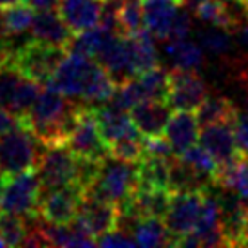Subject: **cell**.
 <instances>
[{"label": "cell", "instance_id": "1", "mask_svg": "<svg viewBox=\"0 0 248 248\" xmlns=\"http://www.w3.org/2000/svg\"><path fill=\"white\" fill-rule=\"evenodd\" d=\"M46 85L71 100L80 98L87 105L109 102L116 91V82L96 60L73 51H67Z\"/></svg>", "mask_w": 248, "mask_h": 248}, {"label": "cell", "instance_id": "2", "mask_svg": "<svg viewBox=\"0 0 248 248\" xmlns=\"http://www.w3.org/2000/svg\"><path fill=\"white\" fill-rule=\"evenodd\" d=\"M0 55L4 63L13 65L24 76L35 80L40 85H46L60 62L65 58L67 49L36 40V38L22 42V44H13L9 38H4Z\"/></svg>", "mask_w": 248, "mask_h": 248}, {"label": "cell", "instance_id": "3", "mask_svg": "<svg viewBox=\"0 0 248 248\" xmlns=\"http://www.w3.org/2000/svg\"><path fill=\"white\" fill-rule=\"evenodd\" d=\"M46 145L18 118V124L0 136V169L6 176L33 170L40 163Z\"/></svg>", "mask_w": 248, "mask_h": 248}, {"label": "cell", "instance_id": "4", "mask_svg": "<svg viewBox=\"0 0 248 248\" xmlns=\"http://www.w3.org/2000/svg\"><path fill=\"white\" fill-rule=\"evenodd\" d=\"M138 186V163L124 161L114 156H107L100 165L94 183L87 188L118 207L131 196Z\"/></svg>", "mask_w": 248, "mask_h": 248}, {"label": "cell", "instance_id": "5", "mask_svg": "<svg viewBox=\"0 0 248 248\" xmlns=\"http://www.w3.org/2000/svg\"><path fill=\"white\" fill-rule=\"evenodd\" d=\"M40 194L42 186L36 169L15 176H6L4 186L0 190V210L16 214L26 219L40 217L38 216Z\"/></svg>", "mask_w": 248, "mask_h": 248}, {"label": "cell", "instance_id": "6", "mask_svg": "<svg viewBox=\"0 0 248 248\" xmlns=\"http://www.w3.org/2000/svg\"><path fill=\"white\" fill-rule=\"evenodd\" d=\"M65 145L69 147L76 158L80 159H89V161L102 163L109 156V145L100 132L93 105H82L78 118H76L75 129H73Z\"/></svg>", "mask_w": 248, "mask_h": 248}, {"label": "cell", "instance_id": "7", "mask_svg": "<svg viewBox=\"0 0 248 248\" xmlns=\"http://www.w3.org/2000/svg\"><path fill=\"white\" fill-rule=\"evenodd\" d=\"M36 169H38L42 192L71 185L78 179V158L65 143L46 147Z\"/></svg>", "mask_w": 248, "mask_h": 248}, {"label": "cell", "instance_id": "8", "mask_svg": "<svg viewBox=\"0 0 248 248\" xmlns=\"http://www.w3.org/2000/svg\"><path fill=\"white\" fill-rule=\"evenodd\" d=\"M203 200H205V190L172 192L169 210L163 217L170 235V247H176L185 235H188L196 228L203 208Z\"/></svg>", "mask_w": 248, "mask_h": 248}, {"label": "cell", "instance_id": "9", "mask_svg": "<svg viewBox=\"0 0 248 248\" xmlns=\"http://www.w3.org/2000/svg\"><path fill=\"white\" fill-rule=\"evenodd\" d=\"M40 93V83L24 76L20 71L2 63L0 67V105L11 110L15 116H26Z\"/></svg>", "mask_w": 248, "mask_h": 248}, {"label": "cell", "instance_id": "10", "mask_svg": "<svg viewBox=\"0 0 248 248\" xmlns=\"http://www.w3.org/2000/svg\"><path fill=\"white\" fill-rule=\"evenodd\" d=\"M83 192L85 190L76 183L60 186L49 192H42L40 203H38L40 221L49 225H67L71 221H75Z\"/></svg>", "mask_w": 248, "mask_h": 248}, {"label": "cell", "instance_id": "11", "mask_svg": "<svg viewBox=\"0 0 248 248\" xmlns=\"http://www.w3.org/2000/svg\"><path fill=\"white\" fill-rule=\"evenodd\" d=\"M76 219L82 223L85 230L94 239H98L110 230L118 228V225H120V207L116 203L98 196V194L85 190Z\"/></svg>", "mask_w": 248, "mask_h": 248}, {"label": "cell", "instance_id": "12", "mask_svg": "<svg viewBox=\"0 0 248 248\" xmlns=\"http://www.w3.org/2000/svg\"><path fill=\"white\" fill-rule=\"evenodd\" d=\"M210 94L207 80L198 71H170V87L167 104L174 110H198L203 100Z\"/></svg>", "mask_w": 248, "mask_h": 248}, {"label": "cell", "instance_id": "13", "mask_svg": "<svg viewBox=\"0 0 248 248\" xmlns=\"http://www.w3.org/2000/svg\"><path fill=\"white\" fill-rule=\"evenodd\" d=\"M214 190L219 201L221 230L225 237V247H241L248 221V210L232 188L214 183Z\"/></svg>", "mask_w": 248, "mask_h": 248}, {"label": "cell", "instance_id": "14", "mask_svg": "<svg viewBox=\"0 0 248 248\" xmlns=\"http://www.w3.org/2000/svg\"><path fill=\"white\" fill-rule=\"evenodd\" d=\"M200 145L212 156L217 167L227 165L243 154L235 138V122L205 125L200 132Z\"/></svg>", "mask_w": 248, "mask_h": 248}, {"label": "cell", "instance_id": "15", "mask_svg": "<svg viewBox=\"0 0 248 248\" xmlns=\"http://www.w3.org/2000/svg\"><path fill=\"white\" fill-rule=\"evenodd\" d=\"M94 116H96L98 127L107 145H112L114 141L127 136H134V134H141L138 127L134 125L129 110L122 109L114 105L112 102H104V104L93 105Z\"/></svg>", "mask_w": 248, "mask_h": 248}, {"label": "cell", "instance_id": "16", "mask_svg": "<svg viewBox=\"0 0 248 248\" xmlns=\"http://www.w3.org/2000/svg\"><path fill=\"white\" fill-rule=\"evenodd\" d=\"M96 62L110 75V78L118 83L125 82L129 78H134V69L131 63L129 46L125 35H112L105 46L96 55Z\"/></svg>", "mask_w": 248, "mask_h": 248}, {"label": "cell", "instance_id": "17", "mask_svg": "<svg viewBox=\"0 0 248 248\" xmlns=\"http://www.w3.org/2000/svg\"><path fill=\"white\" fill-rule=\"evenodd\" d=\"M131 118L145 138L159 136L165 131L174 109L163 100H143L132 107Z\"/></svg>", "mask_w": 248, "mask_h": 248}, {"label": "cell", "instance_id": "18", "mask_svg": "<svg viewBox=\"0 0 248 248\" xmlns=\"http://www.w3.org/2000/svg\"><path fill=\"white\" fill-rule=\"evenodd\" d=\"M102 11L104 0H60L58 4V13L75 35L98 26Z\"/></svg>", "mask_w": 248, "mask_h": 248}, {"label": "cell", "instance_id": "19", "mask_svg": "<svg viewBox=\"0 0 248 248\" xmlns=\"http://www.w3.org/2000/svg\"><path fill=\"white\" fill-rule=\"evenodd\" d=\"M179 7H181L179 0H143L145 29L156 40L165 42L172 33Z\"/></svg>", "mask_w": 248, "mask_h": 248}, {"label": "cell", "instance_id": "20", "mask_svg": "<svg viewBox=\"0 0 248 248\" xmlns=\"http://www.w3.org/2000/svg\"><path fill=\"white\" fill-rule=\"evenodd\" d=\"M165 138L170 141L176 156L200 141V122L194 110H176L167 124Z\"/></svg>", "mask_w": 248, "mask_h": 248}, {"label": "cell", "instance_id": "21", "mask_svg": "<svg viewBox=\"0 0 248 248\" xmlns=\"http://www.w3.org/2000/svg\"><path fill=\"white\" fill-rule=\"evenodd\" d=\"M31 33H33V38H36V40L47 42V44L60 46V47L65 49L69 47L71 40L75 36V33L63 22V18L56 9H40L35 15Z\"/></svg>", "mask_w": 248, "mask_h": 248}, {"label": "cell", "instance_id": "22", "mask_svg": "<svg viewBox=\"0 0 248 248\" xmlns=\"http://www.w3.org/2000/svg\"><path fill=\"white\" fill-rule=\"evenodd\" d=\"M40 228L49 247H96V239L85 230V227L78 219L71 221L67 225H49L42 221Z\"/></svg>", "mask_w": 248, "mask_h": 248}, {"label": "cell", "instance_id": "23", "mask_svg": "<svg viewBox=\"0 0 248 248\" xmlns=\"http://www.w3.org/2000/svg\"><path fill=\"white\" fill-rule=\"evenodd\" d=\"M165 55L174 65V69L198 71L205 65V51L198 40L188 36L165 40Z\"/></svg>", "mask_w": 248, "mask_h": 248}, {"label": "cell", "instance_id": "24", "mask_svg": "<svg viewBox=\"0 0 248 248\" xmlns=\"http://www.w3.org/2000/svg\"><path fill=\"white\" fill-rule=\"evenodd\" d=\"M216 183L232 188L248 210V154H241L234 161L221 165L217 169Z\"/></svg>", "mask_w": 248, "mask_h": 248}, {"label": "cell", "instance_id": "25", "mask_svg": "<svg viewBox=\"0 0 248 248\" xmlns=\"http://www.w3.org/2000/svg\"><path fill=\"white\" fill-rule=\"evenodd\" d=\"M154 36L145 29L138 35L127 36V46H129V55H131V63L134 75H140L147 69H152L159 65L158 49L154 46Z\"/></svg>", "mask_w": 248, "mask_h": 248}, {"label": "cell", "instance_id": "26", "mask_svg": "<svg viewBox=\"0 0 248 248\" xmlns=\"http://www.w3.org/2000/svg\"><path fill=\"white\" fill-rule=\"evenodd\" d=\"M172 159L143 156L138 161V186L170 190V163Z\"/></svg>", "mask_w": 248, "mask_h": 248}, {"label": "cell", "instance_id": "27", "mask_svg": "<svg viewBox=\"0 0 248 248\" xmlns=\"http://www.w3.org/2000/svg\"><path fill=\"white\" fill-rule=\"evenodd\" d=\"M196 40L200 42L205 53L217 56V58H227L235 49V33L230 29L219 28V26L207 24V28L198 29Z\"/></svg>", "mask_w": 248, "mask_h": 248}, {"label": "cell", "instance_id": "28", "mask_svg": "<svg viewBox=\"0 0 248 248\" xmlns=\"http://www.w3.org/2000/svg\"><path fill=\"white\" fill-rule=\"evenodd\" d=\"M129 234L134 237L138 247H170V235L161 217H143L138 219L131 228Z\"/></svg>", "mask_w": 248, "mask_h": 248}, {"label": "cell", "instance_id": "29", "mask_svg": "<svg viewBox=\"0 0 248 248\" xmlns=\"http://www.w3.org/2000/svg\"><path fill=\"white\" fill-rule=\"evenodd\" d=\"M237 114H239V110L234 102L221 94H208L196 110V116H198L201 127L219 124V122H235Z\"/></svg>", "mask_w": 248, "mask_h": 248}, {"label": "cell", "instance_id": "30", "mask_svg": "<svg viewBox=\"0 0 248 248\" xmlns=\"http://www.w3.org/2000/svg\"><path fill=\"white\" fill-rule=\"evenodd\" d=\"M141 98L143 100H163L167 102L169 87H170V71H167L161 65H156L152 69L134 76Z\"/></svg>", "mask_w": 248, "mask_h": 248}, {"label": "cell", "instance_id": "31", "mask_svg": "<svg viewBox=\"0 0 248 248\" xmlns=\"http://www.w3.org/2000/svg\"><path fill=\"white\" fill-rule=\"evenodd\" d=\"M35 15L36 9L28 0H16L13 4L6 6V11H4L6 36H18L29 31L35 20Z\"/></svg>", "mask_w": 248, "mask_h": 248}, {"label": "cell", "instance_id": "32", "mask_svg": "<svg viewBox=\"0 0 248 248\" xmlns=\"http://www.w3.org/2000/svg\"><path fill=\"white\" fill-rule=\"evenodd\" d=\"M118 22L125 36L138 35L145 31L143 0H122L118 9Z\"/></svg>", "mask_w": 248, "mask_h": 248}, {"label": "cell", "instance_id": "33", "mask_svg": "<svg viewBox=\"0 0 248 248\" xmlns=\"http://www.w3.org/2000/svg\"><path fill=\"white\" fill-rule=\"evenodd\" d=\"M28 230L29 225L26 217L0 210V235L6 241V247H22Z\"/></svg>", "mask_w": 248, "mask_h": 248}, {"label": "cell", "instance_id": "34", "mask_svg": "<svg viewBox=\"0 0 248 248\" xmlns=\"http://www.w3.org/2000/svg\"><path fill=\"white\" fill-rule=\"evenodd\" d=\"M179 158L183 159L185 163H188L190 167H194L196 170H200L201 174H205L208 178H212L216 181V176H217V163L214 161V158L208 154L201 145H192L190 149H186L185 152L178 154Z\"/></svg>", "mask_w": 248, "mask_h": 248}, {"label": "cell", "instance_id": "35", "mask_svg": "<svg viewBox=\"0 0 248 248\" xmlns=\"http://www.w3.org/2000/svg\"><path fill=\"white\" fill-rule=\"evenodd\" d=\"M145 156L170 159L176 156V152H174L170 141L159 134V136H149V138H145Z\"/></svg>", "mask_w": 248, "mask_h": 248}, {"label": "cell", "instance_id": "36", "mask_svg": "<svg viewBox=\"0 0 248 248\" xmlns=\"http://www.w3.org/2000/svg\"><path fill=\"white\" fill-rule=\"evenodd\" d=\"M96 247H136V241L127 230L118 227L102 237H98Z\"/></svg>", "mask_w": 248, "mask_h": 248}, {"label": "cell", "instance_id": "37", "mask_svg": "<svg viewBox=\"0 0 248 248\" xmlns=\"http://www.w3.org/2000/svg\"><path fill=\"white\" fill-rule=\"evenodd\" d=\"M192 13L186 9V7H179L178 15H176V20H174V26H172V33L169 38H183V36H188L192 33ZM167 38V40H169Z\"/></svg>", "mask_w": 248, "mask_h": 248}, {"label": "cell", "instance_id": "38", "mask_svg": "<svg viewBox=\"0 0 248 248\" xmlns=\"http://www.w3.org/2000/svg\"><path fill=\"white\" fill-rule=\"evenodd\" d=\"M235 138L239 151L248 154V112H239L235 118Z\"/></svg>", "mask_w": 248, "mask_h": 248}, {"label": "cell", "instance_id": "39", "mask_svg": "<svg viewBox=\"0 0 248 248\" xmlns=\"http://www.w3.org/2000/svg\"><path fill=\"white\" fill-rule=\"evenodd\" d=\"M16 124H18V116H15L11 110H7L4 105H0V136L9 129H13Z\"/></svg>", "mask_w": 248, "mask_h": 248}, {"label": "cell", "instance_id": "40", "mask_svg": "<svg viewBox=\"0 0 248 248\" xmlns=\"http://www.w3.org/2000/svg\"><path fill=\"white\" fill-rule=\"evenodd\" d=\"M235 65H237L235 76H237V82L241 83L243 93H245V98H247V104H248V62L237 60V62H235Z\"/></svg>", "mask_w": 248, "mask_h": 248}, {"label": "cell", "instance_id": "41", "mask_svg": "<svg viewBox=\"0 0 248 248\" xmlns=\"http://www.w3.org/2000/svg\"><path fill=\"white\" fill-rule=\"evenodd\" d=\"M235 42H237V46L247 53V60H248V20L247 24H239L237 28H235Z\"/></svg>", "mask_w": 248, "mask_h": 248}, {"label": "cell", "instance_id": "42", "mask_svg": "<svg viewBox=\"0 0 248 248\" xmlns=\"http://www.w3.org/2000/svg\"><path fill=\"white\" fill-rule=\"evenodd\" d=\"M28 2L35 7L36 11H40V9H56L58 4H60V0H28Z\"/></svg>", "mask_w": 248, "mask_h": 248}, {"label": "cell", "instance_id": "43", "mask_svg": "<svg viewBox=\"0 0 248 248\" xmlns=\"http://www.w3.org/2000/svg\"><path fill=\"white\" fill-rule=\"evenodd\" d=\"M0 36H6V28H4V13H0Z\"/></svg>", "mask_w": 248, "mask_h": 248}, {"label": "cell", "instance_id": "44", "mask_svg": "<svg viewBox=\"0 0 248 248\" xmlns=\"http://www.w3.org/2000/svg\"><path fill=\"white\" fill-rule=\"evenodd\" d=\"M241 247H248V221H247V228H245V235H243V245Z\"/></svg>", "mask_w": 248, "mask_h": 248}, {"label": "cell", "instance_id": "45", "mask_svg": "<svg viewBox=\"0 0 248 248\" xmlns=\"http://www.w3.org/2000/svg\"><path fill=\"white\" fill-rule=\"evenodd\" d=\"M4 181H6V174L2 172V169H0V190H2V186H4Z\"/></svg>", "mask_w": 248, "mask_h": 248}, {"label": "cell", "instance_id": "46", "mask_svg": "<svg viewBox=\"0 0 248 248\" xmlns=\"http://www.w3.org/2000/svg\"><path fill=\"white\" fill-rule=\"evenodd\" d=\"M13 2H16V0H0V6H9Z\"/></svg>", "mask_w": 248, "mask_h": 248}, {"label": "cell", "instance_id": "47", "mask_svg": "<svg viewBox=\"0 0 248 248\" xmlns=\"http://www.w3.org/2000/svg\"><path fill=\"white\" fill-rule=\"evenodd\" d=\"M234 2H237V4H239L243 9H245V6H248V0H234Z\"/></svg>", "mask_w": 248, "mask_h": 248}, {"label": "cell", "instance_id": "48", "mask_svg": "<svg viewBox=\"0 0 248 248\" xmlns=\"http://www.w3.org/2000/svg\"><path fill=\"white\" fill-rule=\"evenodd\" d=\"M6 247V241H4V239H2V235H0V248H4Z\"/></svg>", "mask_w": 248, "mask_h": 248}, {"label": "cell", "instance_id": "49", "mask_svg": "<svg viewBox=\"0 0 248 248\" xmlns=\"http://www.w3.org/2000/svg\"><path fill=\"white\" fill-rule=\"evenodd\" d=\"M245 18L248 20V6H245Z\"/></svg>", "mask_w": 248, "mask_h": 248}, {"label": "cell", "instance_id": "50", "mask_svg": "<svg viewBox=\"0 0 248 248\" xmlns=\"http://www.w3.org/2000/svg\"><path fill=\"white\" fill-rule=\"evenodd\" d=\"M2 63H4V60H2V55H0V67H2Z\"/></svg>", "mask_w": 248, "mask_h": 248}, {"label": "cell", "instance_id": "51", "mask_svg": "<svg viewBox=\"0 0 248 248\" xmlns=\"http://www.w3.org/2000/svg\"><path fill=\"white\" fill-rule=\"evenodd\" d=\"M179 2H181V4H183V0H179Z\"/></svg>", "mask_w": 248, "mask_h": 248}]
</instances>
